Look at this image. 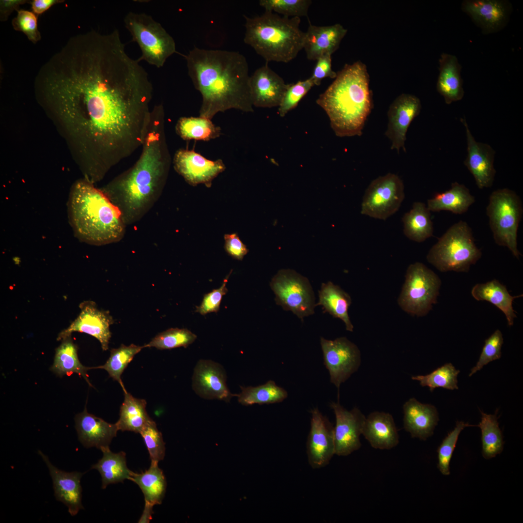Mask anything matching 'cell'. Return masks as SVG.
I'll return each instance as SVG.
<instances>
[{
	"mask_svg": "<svg viewBox=\"0 0 523 523\" xmlns=\"http://www.w3.org/2000/svg\"><path fill=\"white\" fill-rule=\"evenodd\" d=\"M503 341L502 333L499 329L496 330L485 340L478 360L476 366L471 369L469 377L480 370L489 363L500 358Z\"/></svg>",
	"mask_w": 523,
	"mask_h": 523,
	"instance_id": "obj_47",
	"label": "cell"
},
{
	"mask_svg": "<svg viewBox=\"0 0 523 523\" xmlns=\"http://www.w3.org/2000/svg\"><path fill=\"white\" fill-rule=\"evenodd\" d=\"M143 348H144V346L133 344L128 346L122 344L119 348L111 350L110 356L105 364L94 367V369L106 370L109 376L117 381L124 390L125 389L121 379V375L135 355Z\"/></svg>",
	"mask_w": 523,
	"mask_h": 523,
	"instance_id": "obj_40",
	"label": "cell"
},
{
	"mask_svg": "<svg viewBox=\"0 0 523 523\" xmlns=\"http://www.w3.org/2000/svg\"><path fill=\"white\" fill-rule=\"evenodd\" d=\"M351 303V297L347 292L339 286L328 281L322 284L316 307L322 306L325 312L342 321L347 331L353 332L354 326L348 314Z\"/></svg>",
	"mask_w": 523,
	"mask_h": 523,
	"instance_id": "obj_30",
	"label": "cell"
},
{
	"mask_svg": "<svg viewBox=\"0 0 523 523\" xmlns=\"http://www.w3.org/2000/svg\"><path fill=\"white\" fill-rule=\"evenodd\" d=\"M310 0H260L265 11L275 12L288 17L307 16Z\"/></svg>",
	"mask_w": 523,
	"mask_h": 523,
	"instance_id": "obj_43",
	"label": "cell"
},
{
	"mask_svg": "<svg viewBox=\"0 0 523 523\" xmlns=\"http://www.w3.org/2000/svg\"><path fill=\"white\" fill-rule=\"evenodd\" d=\"M523 212L521 200L513 190L498 189L490 195L486 214L495 243L508 247L518 259L522 256L517 247V232Z\"/></svg>",
	"mask_w": 523,
	"mask_h": 523,
	"instance_id": "obj_9",
	"label": "cell"
},
{
	"mask_svg": "<svg viewBox=\"0 0 523 523\" xmlns=\"http://www.w3.org/2000/svg\"><path fill=\"white\" fill-rule=\"evenodd\" d=\"M347 32V30L339 24L319 26L309 22L303 45L307 58L317 61L323 56L332 55L338 48Z\"/></svg>",
	"mask_w": 523,
	"mask_h": 523,
	"instance_id": "obj_24",
	"label": "cell"
},
{
	"mask_svg": "<svg viewBox=\"0 0 523 523\" xmlns=\"http://www.w3.org/2000/svg\"><path fill=\"white\" fill-rule=\"evenodd\" d=\"M49 469L52 478L56 499L62 502L68 508L71 516L77 514L80 509H84L81 504L82 488L80 479L84 474L79 472H66L59 470L50 462L48 457L39 450Z\"/></svg>",
	"mask_w": 523,
	"mask_h": 523,
	"instance_id": "obj_23",
	"label": "cell"
},
{
	"mask_svg": "<svg viewBox=\"0 0 523 523\" xmlns=\"http://www.w3.org/2000/svg\"><path fill=\"white\" fill-rule=\"evenodd\" d=\"M37 104L92 183L141 147L153 87L139 62L108 46L71 52L35 77Z\"/></svg>",
	"mask_w": 523,
	"mask_h": 523,
	"instance_id": "obj_1",
	"label": "cell"
},
{
	"mask_svg": "<svg viewBox=\"0 0 523 523\" xmlns=\"http://www.w3.org/2000/svg\"><path fill=\"white\" fill-rule=\"evenodd\" d=\"M276 303L302 321L314 313L315 297L308 279L291 269H281L270 283Z\"/></svg>",
	"mask_w": 523,
	"mask_h": 523,
	"instance_id": "obj_11",
	"label": "cell"
},
{
	"mask_svg": "<svg viewBox=\"0 0 523 523\" xmlns=\"http://www.w3.org/2000/svg\"><path fill=\"white\" fill-rule=\"evenodd\" d=\"M140 434L147 448L151 461L158 463L163 460L165 454V443L155 422L152 419Z\"/></svg>",
	"mask_w": 523,
	"mask_h": 523,
	"instance_id": "obj_46",
	"label": "cell"
},
{
	"mask_svg": "<svg viewBox=\"0 0 523 523\" xmlns=\"http://www.w3.org/2000/svg\"><path fill=\"white\" fill-rule=\"evenodd\" d=\"M28 1L26 0H1L0 1V21H6L10 15L14 10L18 11L20 5L29 2Z\"/></svg>",
	"mask_w": 523,
	"mask_h": 523,
	"instance_id": "obj_52",
	"label": "cell"
},
{
	"mask_svg": "<svg viewBox=\"0 0 523 523\" xmlns=\"http://www.w3.org/2000/svg\"><path fill=\"white\" fill-rule=\"evenodd\" d=\"M154 506L145 503L143 514L139 520V523H149L152 514L153 513V508Z\"/></svg>",
	"mask_w": 523,
	"mask_h": 523,
	"instance_id": "obj_54",
	"label": "cell"
},
{
	"mask_svg": "<svg viewBox=\"0 0 523 523\" xmlns=\"http://www.w3.org/2000/svg\"><path fill=\"white\" fill-rule=\"evenodd\" d=\"M244 17V42L267 62L287 63L303 49L305 33L300 28V17L280 16L265 11L260 16Z\"/></svg>",
	"mask_w": 523,
	"mask_h": 523,
	"instance_id": "obj_6",
	"label": "cell"
},
{
	"mask_svg": "<svg viewBox=\"0 0 523 523\" xmlns=\"http://www.w3.org/2000/svg\"><path fill=\"white\" fill-rule=\"evenodd\" d=\"M314 86V84L310 77L298 81L294 84H290L278 106L279 115L283 117L295 108L300 100Z\"/></svg>",
	"mask_w": 523,
	"mask_h": 523,
	"instance_id": "obj_45",
	"label": "cell"
},
{
	"mask_svg": "<svg viewBox=\"0 0 523 523\" xmlns=\"http://www.w3.org/2000/svg\"><path fill=\"white\" fill-rule=\"evenodd\" d=\"M229 276L230 275L224 279L219 288L204 295L200 305L196 307L195 312L205 315L211 312L216 313L219 310L222 298L228 292L226 284Z\"/></svg>",
	"mask_w": 523,
	"mask_h": 523,
	"instance_id": "obj_49",
	"label": "cell"
},
{
	"mask_svg": "<svg viewBox=\"0 0 523 523\" xmlns=\"http://www.w3.org/2000/svg\"><path fill=\"white\" fill-rule=\"evenodd\" d=\"M320 343L330 382L339 389L340 385L359 368L361 352L357 345L346 337L334 340L321 337Z\"/></svg>",
	"mask_w": 523,
	"mask_h": 523,
	"instance_id": "obj_13",
	"label": "cell"
},
{
	"mask_svg": "<svg viewBox=\"0 0 523 523\" xmlns=\"http://www.w3.org/2000/svg\"><path fill=\"white\" fill-rule=\"evenodd\" d=\"M362 434L375 449H390L399 443L394 418L388 413L375 411L369 414L366 417Z\"/></svg>",
	"mask_w": 523,
	"mask_h": 523,
	"instance_id": "obj_27",
	"label": "cell"
},
{
	"mask_svg": "<svg viewBox=\"0 0 523 523\" xmlns=\"http://www.w3.org/2000/svg\"><path fill=\"white\" fill-rule=\"evenodd\" d=\"M188 74L202 96L200 116L211 120L219 112L254 111L249 68L238 52L195 47L185 56Z\"/></svg>",
	"mask_w": 523,
	"mask_h": 523,
	"instance_id": "obj_3",
	"label": "cell"
},
{
	"mask_svg": "<svg viewBox=\"0 0 523 523\" xmlns=\"http://www.w3.org/2000/svg\"><path fill=\"white\" fill-rule=\"evenodd\" d=\"M241 392L237 394L238 401L246 406L280 402L288 397L287 392L272 380L259 386H241Z\"/></svg>",
	"mask_w": 523,
	"mask_h": 523,
	"instance_id": "obj_38",
	"label": "cell"
},
{
	"mask_svg": "<svg viewBox=\"0 0 523 523\" xmlns=\"http://www.w3.org/2000/svg\"><path fill=\"white\" fill-rule=\"evenodd\" d=\"M224 248L226 252L233 259L242 261L248 253V249L242 242L237 233L226 234Z\"/></svg>",
	"mask_w": 523,
	"mask_h": 523,
	"instance_id": "obj_51",
	"label": "cell"
},
{
	"mask_svg": "<svg viewBox=\"0 0 523 523\" xmlns=\"http://www.w3.org/2000/svg\"><path fill=\"white\" fill-rule=\"evenodd\" d=\"M404 196L403 181L397 175L388 173L379 176L366 189L361 213L385 220L398 211Z\"/></svg>",
	"mask_w": 523,
	"mask_h": 523,
	"instance_id": "obj_12",
	"label": "cell"
},
{
	"mask_svg": "<svg viewBox=\"0 0 523 523\" xmlns=\"http://www.w3.org/2000/svg\"><path fill=\"white\" fill-rule=\"evenodd\" d=\"M441 285L439 277L424 264H411L398 297L399 306L412 316H424L437 303Z\"/></svg>",
	"mask_w": 523,
	"mask_h": 523,
	"instance_id": "obj_10",
	"label": "cell"
},
{
	"mask_svg": "<svg viewBox=\"0 0 523 523\" xmlns=\"http://www.w3.org/2000/svg\"><path fill=\"white\" fill-rule=\"evenodd\" d=\"M103 457L91 468L98 471L102 477V488L105 489L110 484L123 482L130 479L133 472L126 464V454L123 451L113 453L109 446L100 449Z\"/></svg>",
	"mask_w": 523,
	"mask_h": 523,
	"instance_id": "obj_32",
	"label": "cell"
},
{
	"mask_svg": "<svg viewBox=\"0 0 523 523\" xmlns=\"http://www.w3.org/2000/svg\"><path fill=\"white\" fill-rule=\"evenodd\" d=\"M289 85L267 63L257 69L249 79L250 94L253 107H278Z\"/></svg>",
	"mask_w": 523,
	"mask_h": 523,
	"instance_id": "obj_21",
	"label": "cell"
},
{
	"mask_svg": "<svg viewBox=\"0 0 523 523\" xmlns=\"http://www.w3.org/2000/svg\"><path fill=\"white\" fill-rule=\"evenodd\" d=\"M466 131L467 155L464 165L474 176L479 189L491 187L496 173L493 162L495 152L489 145L477 142L464 119H461Z\"/></svg>",
	"mask_w": 523,
	"mask_h": 523,
	"instance_id": "obj_22",
	"label": "cell"
},
{
	"mask_svg": "<svg viewBox=\"0 0 523 523\" xmlns=\"http://www.w3.org/2000/svg\"><path fill=\"white\" fill-rule=\"evenodd\" d=\"M461 7L486 34L502 30L509 21L512 11L510 3L503 0H466Z\"/></svg>",
	"mask_w": 523,
	"mask_h": 523,
	"instance_id": "obj_19",
	"label": "cell"
},
{
	"mask_svg": "<svg viewBox=\"0 0 523 523\" xmlns=\"http://www.w3.org/2000/svg\"><path fill=\"white\" fill-rule=\"evenodd\" d=\"M472 230L461 220L450 227L430 249L427 261L442 272H468L480 259Z\"/></svg>",
	"mask_w": 523,
	"mask_h": 523,
	"instance_id": "obj_7",
	"label": "cell"
},
{
	"mask_svg": "<svg viewBox=\"0 0 523 523\" xmlns=\"http://www.w3.org/2000/svg\"><path fill=\"white\" fill-rule=\"evenodd\" d=\"M177 134L183 139L208 141L219 137L221 128L211 120L198 117H182L175 126Z\"/></svg>",
	"mask_w": 523,
	"mask_h": 523,
	"instance_id": "obj_37",
	"label": "cell"
},
{
	"mask_svg": "<svg viewBox=\"0 0 523 523\" xmlns=\"http://www.w3.org/2000/svg\"><path fill=\"white\" fill-rule=\"evenodd\" d=\"M439 64L437 91L447 104L461 100L463 97L464 90L461 77V66L457 58L453 55L443 53L439 59Z\"/></svg>",
	"mask_w": 523,
	"mask_h": 523,
	"instance_id": "obj_28",
	"label": "cell"
},
{
	"mask_svg": "<svg viewBox=\"0 0 523 523\" xmlns=\"http://www.w3.org/2000/svg\"><path fill=\"white\" fill-rule=\"evenodd\" d=\"M197 336L186 328H171L155 336L144 348L154 347L159 350H169L187 347L193 343Z\"/></svg>",
	"mask_w": 523,
	"mask_h": 523,
	"instance_id": "obj_42",
	"label": "cell"
},
{
	"mask_svg": "<svg viewBox=\"0 0 523 523\" xmlns=\"http://www.w3.org/2000/svg\"><path fill=\"white\" fill-rule=\"evenodd\" d=\"M140 488L145 503L154 506L161 504L165 496L167 482L158 463L151 461L149 469L141 473L133 472L130 479Z\"/></svg>",
	"mask_w": 523,
	"mask_h": 523,
	"instance_id": "obj_35",
	"label": "cell"
},
{
	"mask_svg": "<svg viewBox=\"0 0 523 523\" xmlns=\"http://www.w3.org/2000/svg\"><path fill=\"white\" fill-rule=\"evenodd\" d=\"M421 108V102L416 96L402 93L399 95L389 106L388 124L385 136L391 141V149L399 153L402 149L405 152V142L408 129Z\"/></svg>",
	"mask_w": 523,
	"mask_h": 523,
	"instance_id": "obj_17",
	"label": "cell"
},
{
	"mask_svg": "<svg viewBox=\"0 0 523 523\" xmlns=\"http://www.w3.org/2000/svg\"><path fill=\"white\" fill-rule=\"evenodd\" d=\"M226 374L222 366L210 360H200L192 377V388L200 397L229 402L237 394L230 391L226 384Z\"/></svg>",
	"mask_w": 523,
	"mask_h": 523,
	"instance_id": "obj_20",
	"label": "cell"
},
{
	"mask_svg": "<svg viewBox=\"0 0 523 523\" xmlns=\"http://www.w3.org/2000/svg\"><path fill=\"white\" fill-rule=\"evenodd\" d=\"M62 341L61 344L56 349L53 363L50 369L60 377L77 373L83 377L91 386L87 371L94 367H87L80 363L77 355V347L71 336Z\"/></svg>",
	"mask_w": 523,
	"mask_h": 523,
	"instance_id": "obj_34",
	"label": "cell"
},
{
	"mask_svg": "<svg viewBox=\"0 0 523 523\" xmlns=\"http://www.w3.org/2000/svg\"><path fill=\"white\" fill-rule=\"evenodd\" d=\"M481 421L478 426L481 432L482 454L485 459L494 458L502 452L504 442L499 427L497 412L487 414L480 411Z\"/></svg>",
	"mask_w": 523,
	"mask_h": 523,
	"instance_id": "obj_39",
	"label": "cell"
},
{
	"mask_svg": "<svg viewBox=\"0 0 523 523\" xmlns=\"http://www.w3.org/2000/svg\"><path fill=\"white\" fill-rule=\"evenodd\" d=\"M336 417L334 427L335 454L346 456L359 449L365 416L357 407L348 411L339 401L330 404Z\"/></svg>",
	"mask_w": 523,
	"mask_h": 523,
	"instance_id": "obj_15",
	"label": "cell"
},
{
	"mask_svg": "<svg viewBox=\"0 0 523 523\" xmlns=\"http://www.w3.org/2000/svg\"><path fill=\"white\" fill-rule=\"evenodd\" d=\"M471 293L476 300L486 301L494 305L505 314L508 325H513L517 316L513 308V302L516 298L522 297L523 294L511 295L507 287L496 279L476 284Z\"/></svg>",
	"mask_w": 523,
	"mask_h": 523,
	"instance_id": "obj_29",
	"label": "cell"
},
{
	"mask_svg": "<svg viewBox=\"0 0 523 523\" xmlns=\"http://www.w3.org/2000/svg\"><path fill=\"white\" fill-rule=\"evenodd\" d=\"M162 104L151 110L139 157L129 169L101 188L118 209L126 226L140 220L161 196L169 174L171 156Z\"/></svg>",
	"mask_w": 523,
	"mask_h": 523,
	"instance_id": "obj_2",
	"label": "cell"
},
{
	"mask_svg": "<svg viewBox=\"0 0 523 523\" xmlns=\"http://www.w3.org/2000/svg\"><path fill=\"white\" fill-rule=\"evenodd\" d=\"M61 0H33L30 2L32 12L36 15H40L48 10L54 4L63 2Z\"/></svg>",
	"mask_w": 523,
	"mask_h": 523,
	"instance_id": "obj_53",
	"label": "cell"
},
{
	"mask_svg": "<svg viewBox=\"0 0 523 523\" xmlns=\"http://www.w3.org/2000/svg\"><path fill=\"white\" fill-rule=\"evenodd\" d=\"M366 66L360 61L346 64L316 100L339 137L360 136L373 106Z\"/></svg>",
	"mask_w": 523,
	"mask_h": 523,
	"instance_id": "obj_4",
	"label": "cell"
},
{
	"mask_svg": "<svg viewBox=\"0 0 523 523\" xmlns=\"http://www.w3.org/2000/svg\"><path fill=\"white\" fill-rule=\"evenodd\" d=\"M12 23L15 30L23 32L33 43L36 44L40 40L41 36L38 29L37 17L33 12L19 10Z\"/></svg>",
	"mask_w": 523,
	"mask_h": 523,
	"instance_id": "obj_48",
	"label": "cell"
},
{
	"mask_svg": "<svg viewBox=\"0 0 523 523\" xmlns=\"http://www.w3.org/2000/svg\"><path fill=\"white\" fill-rule=\"evenodd\" d=\"M124 398L121 406L119 418L116 423L119 430L140 433L152 420L146 410L145 400L134 397L126 389L123 390Z\"/></svg>",
	"mask_w": 523,
	"mask_h": 523,
	"instance_id": "obj_33",
	"label": "cell"
},
{
	"mask_svg": "<svg viewBox=\"0 0 523 523\" xmlns=\"http://www.w3.org/2000/svg\"><path fill=\"white\" fill-rule=\"evenodd\" d=\"M124 23L132 41L138 44L141 50L139 62L144 61L161 68L176 52L172 37L151 15L130 12L124 17Z\"/></svg>",
	"mask_w": 523,
	"mask_h": 523,
	"instance_id": "obj_8",
	"label": "cell"
},
{
	"mask_svg": "<svg viewBox=\"0 0 523 523\" xmlns=\"http://www.w3.org/2000/svg\"><path fill=\"white\" fill-rule=\"evenodd\" d=\"M311 426L307 443L309 464L320 468L328 464L335 454L334 427L318 408L311 412Z\"/></svg>",
	"mask_w": 523,
	"mask_h": 523,
	"instance_id": "obj_18",
	"label": "cell"
},
{
	"mask_svg": "<svg viewBox=\"0 0 523 523\" xmlns=\"http://www.w3.org/2000/svg\"><path fill=\"white\" fill-rule=\"evenodd\" d=\"M173 164L176 171L192 186L200 184L211 186L213 180L225 170L223 161L207 159L194 150L181 149L173 157Z\"/></svg>",
	"mask_w": 523,
	"mask_h": 523,
	"instance_id": "obj_16",
	"label": "cell"
},
{
	"mask_svg": "<svg viewBox=\"0 0 523 523\" xmlns=\"http://www.w3.org/2000/svg\"><path fill=\"white\" fill-rule=\"evenodd\" d=\"M67 206L70 223L80 241L100 246L124 237L126 225L118 209L100 188L84 178L72 185Z\"/></svg>",
	"mask_w": 523,
	"mask_h": 523,
	"instance_id": "obj_5",
	"label": "cell"
},
{
	"mask_svg": "<svg viewBox=\"0 0 523 523\" xmlns=\"http://www.w3.org/2000/svg\"><path fill=\"white\" fill-rule=\"evenodd\" d=\"M337 73L332 68L331 55H325L319 58L314 68L313 73L310 77L314 85L319 86L322 80L326 77L335 78Z\"/></svg>",
	"mask_w": 523,
	"mask_h": 523,
	"instance_id": "obj_50",
	"label": "cell"
},
{
	"mask_svg": "<svg viewBox=\"0 0 523 523\" xmlns=\"http://www.w3.org/2000/svg\"><path fill=\"white\" fill-rule=\"evenodd\" d=\"M459 372V370L449 363L428 374L413 376L411 378L418 381L422 386L429 387L431 392L438 387L454 390L458 389L457 376Z\"/></svg>",
	"mask_w": 523,
	"mask_h": 523,
	"instance_id": "obj_41",
	"label": "cell"
},
{
	"mask_svg": "<svg viewBox=\"0 0 523 523\" xmlns=\"http://www.w3.org/2000/svg\"><path fill=\"white\" fill-rule=\"evenodd\" d=\"M79 307L80 312L78 316L67 328L59 334L57 340H62L75 332L84 333L96 338L100 342L102 350H107L111 337L109 327L114 323L109 312L98 309L92 301L82 302Z\"/></svg>",
	"mask_w": 523,
	"mask_h": 523,
	"instance_id": "obj_14",
	"label": "cell"
},
{
	"mask_svg": "<svg viewBox=\"0 0 523 523\" xmlns=\"http://www.w3.org/2000/svg\"><path fill=\"white\" fill-rule=\"evenodd\" d=\"M475 202V197L468 188L464 185L454 182L450 189L437 193L429 199L427 206L431 212L447 211L460 215L465 213Z\"/></svg>",
	"mask_w": 523,
	"mask_h": 523,
	"instance_id": "obj_31",
	"label": "cell"
},
{
	"mask_svg": "<svg viewBox=\"0 0 523 523\" xmlns=\"http://www.w3.org/2000/svg\"><path fill=\"white\" fill-rule=\"evenodd\" d=\"M431 211L422 202H415L412 209L402 218L403 233L411 240L420 243L433 236Z\"/></svg>",
	"mask_w": 523,
	"mask_h": 523,
	"instance_id": "obj_36",
	"label": "cell"
},
{
	"mask_svg": "<svg viewBox=\"0 0 523 523\" xmlns=\"http://www.w3.org/2000/svg\"><path fill=\"white\" fill-rule=\"evenodd\" d=\"M475 426H477L461 421H457L455 427L442 441L437 449V467L443 475L450 474V461L461 432L465 427Z\"/></svg>",
	"mask_w": 523,
	"mask_h": 523,
	"instance_id": "obj_44",
	"label": "cell"
},
{
	"mask_svg": "<svg viewBox=\"0 0 523 523\" xmlns=\"http://www.w3.org/2000/svg\"><path fill=\"white\" fill-rule=\"evenodd\" d=\"M403 428L413 438L426 440L433 433L439 421L437 410L430 404H423L414 398L403 405Z\"/></svg>",
	"mask_w": 523,
	"mask_h": 523,
	"instance_id": "obj_26",
	"label": "cell"
},
{
	"mask_svg": "<svg viewBox=\"0 0 523 523\" xmlns=\"http://www.w3.org/2000/svg\"><path fill=\"white\" fill-rule=\"evenodd\" d=\"M78 440L85 447L98 449L109 446L119 431L116 423H108L101 418L84 411L75 418Z\"/></svg>",
	"mask_w": 523,
	"mask_h": 523,
	"instance_id": "obj_25",
	"label": "cell"
}]
</instances>
